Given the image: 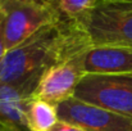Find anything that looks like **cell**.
<instances>
[{
  "label": "cell",
  "instance_id": "1",
  "mask_svg": "<svg viewBox=\"0 0 132 131\" xmlns=\"http://www.w3.org/2000/svg\"><path fill=\"white\" fill-rule=\"evenodd\" d=\"M88 46L85 30L63 19L40 28L0 60V85L22 87L32 96L44 73Z\"/></svg>",
  "mask_w": 132,
  "mask_h": 131
},
{
  "label": "cell",
  "instance_id": "2",
  "mask_svg": "<svg viewBox=\"0 0 132 131\" xmlns=\"http://www.w3.org/2000/svg\"><path fill=\"white\" fill-rule=\"evenodd\" d=\"M58 19L49 0H0V27L5 51Z\"/></svg>",
  "mask_w": 132,
  "mask_h": 131
},
{
  "label": "cell",
  "instance_id": "3",
  "mask_svg": "<svg viewBox=\"0 0 132 131\" xmlns=\"http://www.w3.org/2000/svg\"><path fill=\"white\" fill-rule=\"evenodd\" d=\"M84 30L88 45L132 48V0H99Z\"/></svg>",
  "mask_w": 132,
  "mask_h": 131
},
{
  "label": "cell",
  "instance_id": "4",
  "mask_svg": "<svg viewBox=\"0 0 132 131\" xmlns=\"http://www.w3.org/2000/svg\"><path fill=\"white\" fill-rule=\"evenodd\" d=\"M73 98L100 109L132 118V73L85 75Z\"/></svg>",
  "mask_w": 132,
  "mask_h": 131
},
{
  "label": "cell",
  "instance_id": "5",
  "mask_svg": "<svg viewBox=\"0 0 132 131\" xmlns=\"http://www.w3.org/2000/svg\"><path fill=\"white\" fill-rule=\"evenodd\" d=\"M59 121L85 131H132V118L86 104L75 98L56 105Z\"/></svg>",
  "mask_w": 132,
  "mask_h": 131
},
{
  "label": "cell",
  "instance_id": "6",
  "mask_svg": "<svg viewBox=\"0 0 132 131\" xmlns=\"http://www.w3.org/2000/svg\"><path fill=\"white\" fill-rule=\"evenodd\" d=\"M84 76L85 73L76 54L73 58L62 62L45 72L32 99L44 100L53 105L67 102L73 98Z\"/></svg>",
  "mask_w": 132,
  "mask_h": 131
},
{
  "label": "cell",
  "instance_id": "7",
  "mask_svg": "<svg viewBox=\"0 0 132 131\" xmlns=\"http://www.w3.org/2000/svg\"><path fill=\"white\" fill-rule=\"evenodd\" d=\"M85 75L132 73V48L88 45L77 54Z\"/></svg>",
  "mask_w": 132,
  "mask_h": 131
},
{
  "label": "cell",
  "instance_id": "8",
  "mask_svg": "<svg viewBox=\"0 0 132 131\" xmlns=\"http://www.w3.org/2000/svg\"><path fill=\"white\" fill-rule=\"evenodd\" d=\"M31 100L32 95L22 87L0 85V126L6 131H30Z\"/></svg>",
  "mask_w": 132,
  "mask_h": 131
},
{
  "label": "cell",
  "instance_id": "9",
  "mask_svg": "<svg viewBox=\"0 0 132 131\" xmlns=\"http://www.w3.org/2000/svg\"><path fill=\"white\" fill-rule=\"evenodd\" d=\"M58 17L72 25L85 27L90 13L99 0H49Z\"/></svg>",
  "mask_w": 132,
  "mask_h": 131
},
{
  "label": "cell",
  "instance_id": "10",
  "mask_svg": "<svg viewBox=\"0 0 132 131\" xmlns=\"http://www.w3.org/2000/svg\"><path fill=\"white\" fill-rule=\"evenodd\" d=\"M59 121L56 105L47 102L32 99L28 107L30 131H49Z\"/></svg>",
  "mask_w": 132,
  "mask_h": 131
},
{
  "label": "cell",
  "instance_id": "11",
  "mask_svg": "<svg viewBox=\"0 0 132 131\" xmlns=\"http://www.w3.org/2000/svg\"><path fill=\"white\" fill-rule=\"evenodd\" d=\"M49 131H85V130H82L78 126H75V125H71V124H67V122H63V121H58L55 124V126H53Z\"/></svg>",
  "mask_w": 132,
  "mask_h": 131
},
{
  "label": "cell",
  "instance_id": "12",
  "mask_svg": "<svg viewBox=\"0 0 132 131\" xmlns=\"http://www.w3.org/2000/svg\"><path fill=\"white\" fill-rule=\"evenodd\" d=\"M5 54V48H4V43H3V36H1V27H0V60Z\"/></svg>",
  "mask_w": 132,
  "mask_h": 131
},
{
  "label": "cell",
  "instance_id": "13",
  "mask_svg": "<svg viewBox=\"0 0 132 131\" xmlns=\"http://www.w3.org/2000/svg\"><path fill=\"white\" fill-rule=\"evenodd\" d=\"M0 131H6V130H4V129H3V127L0 126Z\"/></svg>",
  "mask_w": 132,
  "mask_h": 131
}]
</instances>
